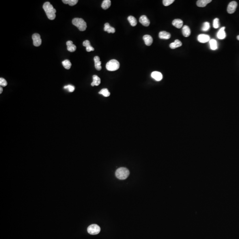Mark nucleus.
Returning <instances> with one entry per match:
<instances>
[{
	"instance_id": "obj_1",
	"label": "nucleus",
	"mask_w": 239,
	"mask_h": 239,
	"mask_svg": "<svg viewBox=\"0 0 239 239\" xmlns=\"http://www.w3.org/2000/svg\"><path fill=\"white\" fill-rule=\"evenodd\" d=\"M43 8L49 19L53 20L55 19L56 17L55 13L56 12V11L49 2H46L44 3Z\"/></svg>"
},
{
	"instance_id": "obj_2",
	"label": "nucleus",
	"mask_w": 239,
	"mask_h": 239,
	"mask_svg": "<svg viewBox=\"0 0 239 239\" xmlns=\"http://www.w3.org/2000/svg\"><path fill=\"white\" fill-rule=\"evenodd\" d=\"M129 174V170L125 167L119 168L115 172L116 176L120 180L125 179L128 177Z\"/></svg>"
},
{
	"instance_id": "obj_3",
	"label": "nucleus",
	"mask_w": 239,
	"mask_h": 239,
	"mask_svg": "<svg viewBox=\"0 0 239 239\" xmlns=\"http://www.w3.org/2000/svg\"><path fill=\"white\" fill-rule=\"evenodd\" d=\"M72 24L80 31H84L87 28L86 22L82 18H75L72 20Z\"/></svg>"
},
{
	"instance_id": "obj_4",
	"label": "nucleus",
	"mask_w": 239,
	"mask_h": 239,
	"mask_svg": "<svg viewBox=\"0 0 239 239\" xmlns=\"http://www.w3.org/2000/svg\"><path fill=\"white\" fill-rule=\"evenodd\" d=\"M106 68L109 71H116L120 68V64L119 62L116 60H111L107 63Z\"/></svg>"
},
{
	"instance_id": "obj_5",
	"label": "nucleus",
	"mask_w": 239,
	"mask_h": 239,
	"mask_svg": "<svg viewBox=\"0 0 239 239\" xmlns=\"http://www.w3.org/2000/svg\"><path fill=\"white\" fill-rule=\"evenodd\" d=\"M100 227L96 224L90 225L87 228L88 232L91 235H97L100 232Z\"/></svg>"
},
{
	"instance_id": "obj_6",
	"label": "nucleus",
	"mask_w": 239,
	"mask_h": 239,
	"mask_svg": "<svg viewBox=\"0 0 239 239\" xmlns=\"http://www.w3.org/2000/svg\"><path fill=\"white\" fill-rule=\"evenodd\" d=\"M33 45L36 47H39L42 43V40L40 35L38 33L34 34L32 36Z\"/></svg>"
},
{
	"instance_id": "obj_7",
	"label": "nucleus",
	"mask_w": 239,
	"mask_h": 239,
	"mask_svg": "<svg viewBox=\"0 0 239 239\" xmlns=\"http://www.w3.org/2000/svg\"><path fill=\"white\" fill-rule=\"evenodd\" d=\"M237 7V3L235 1H232L228 4L227 7V12L230 14H232L235 13L236 8Z\"/></svg>"
},
{
	"instance_id": "obj_8",
	"label": "nucleus",
	"mask_w": 239,
	"mask_h": 239,
	"mask_svg": "<svg viewBox=\"0 0 239 239\" xmlns=\"http://www.w3.org/2000/svg\"><path fill=\"white\" fill-rule=\"evenodd\" d=\"M198 40L200 43H206L209 41L210 37H209V36L207 35L200 34L198 36Z\"/></svg>"
},
{
	"instance_id": "obj_9",
	"label": "nucleus",
	"mask_w": 239,
	"mask_h": 239,
	"mask_svg": "<svg viewBox=\"0 0 239 239\" xmlns=\"http://www.w3.org/2000/svg\"><path fill=\"white\" fill-rule=\"evenodd\" d=\"M139 21L145 27H148L150 25L149 20L145 15H143L140 17Z\"/></svg>"
},
{
	"instance_id": "obj_10",
	"label": "nucleus",
	"mask_w": 239,
	"mask_h": 239,
	"mask_svg": "<svg viewBox=\"0 0 239 239\" xmlns=\"http://www.w3.org/2000/svg\"><path fill=\"white\" fill-rule=\"evenodd\" d=\"M151 76L153 79L157 81H160L163 79V75L160 72L158 71H154L151 74Z\"/></svg>"
},
{
	"instance_id": "obj_11",
	"label": "nucleus",
	"mask_w": 239,
	"mask_h": 239,
	"mask_svg": "<svg viewBox=\"0 0 239 239\" xmlns=\"http://www.w3.org/2000/svg\"><path fill=\"white\" fill-rule=\"evenodd\" d=\"M143 40L147 46H151L153 43V39L152 37L149 35H144L143 36Z\"/></svg>"
},
{
	"instance_id": "obj_12",
	"label": "nucleus",
	"mask_w": 239,
	"mask_h": 239,
	"mask_svg": "<svg viewBox=\"0 0 239 239\" xmlns=\"http://www.w3.org/2000/svg\"><path fill=\"white\" fill-rule=\"evenodd\" d=\"M66 45H67V49L69 51H70L71 52H74L76 50V46L73 44V43L72 41L69 40L68 41L66 42Z\"/></svg>"
},
{
	"instance_id": "obj_13",
	"label": "nucleus",
	"mask_w": 239,
	"mask_h": 239,
	"mask_svg": "<svg viewBox=\"0 0 239 239\" xmlns=\"http://www.w3.org/2000/svg\"><path fill=\"white\" fill-rule=\"evenodd\" d=\"M159 36L160 39L168 40L170 38L171 35L170 33L166 31H161L159 33Z\"/></svg>"
},
{
	"instance_id": "obj_14",
	"label": "nucleus",
	"mask_w": 239,
	"mask_h": 239,
	"mask_svg": "<svg viewBox=\"0 0 239 239\" xmlns=\"http://www.w3.org/2000/svg\"><path fill=\"white\" fill-rule=\"evenodd\" d=\"M94 62H95V67L96 70L97 71H100L101 69V62L100 60L99 57L96 56L94 57Z\"/></svg>"
},
{
	"instance_id": "obj_15",
	"label": "nucleus",
	"mask_w": 239,
	"mask_h": 239,
	"mask_svg": "<svg viewBox=\"0 0 239 239\" xmlns=\"http://www.w3.org/2000/svg\"><path fill=\"white\" fill-rule=\"evenodd\" d=\"M211 2V0H199L197 2V5L198 7H206L207 4L210 3Z\"/></svg>"
},
{
	"instance_id": "obj_16",
	"label": "nucleus",
	"mask_w": 239,
	"mask_h": 239,
	"mask_svg": "<svg viewBox=\"0 0 239 239\" xmlns=\"http://www.w3.org/2000/svg\"><path fill=\"white\" fill-rule=\"evenodd\" d=\"M225 27H222L220 29V30L219 31L217 34V37L218 39H220V40H223L226 37V35L225 31Z\"/></svg>"
},
{
	"instance_id": "obj_17",
	"label": "nucleus",
	"mask_w": 239,
	"mask_h": 239,
	"mask_svg": "<svg viewBox=\"0 0 239 239\" xmlns=\"http://www.w3.org/2000/svg\"><path fill=\"white\" fill-rule=\"evenodd\" d=\"M182 32L183 36L186 37H187L190 36L191 34V29L188 26L185 25L183 27L182 29Z\"/></svg>"
},
{
	"instance_id": "obj_18",
	"label": "nucleus",
	"mask_w": 239,
	"mask_h": 239,
	"mask_svg": "<svg viewBox=\"0 0 239 239\" xmlns=\"http://www.w3.org/2000/svg\"><path fill=\"white\" fill-rule=\"evenodd\" d=\"M83 45L86 47V50L87 52H90L94 51V48H93L91 45L90 43L89 40H85L83 42Z\"/></svg>"
},
{
	"instance_id": "obj_19",
	"label": "nucleus",
	"mask_w": 239,
	"mask_h": 239,
	"mask_svg": "<svg viewBox=\"0 0 239 239\" xmlns=\"http://www.w3.org/2000/svg\"><path fill=\"white\" fill-rule=\"evenodd\" d=\"M183 21L180 19H175L172 22L173 26L178 28H181L183 26Z\"/></svg>"
},
{
	"instance_id": "obj_20",
	"label": "nucleus",
	"mask_w": 239,
	"mask_h": 239,
	"mask_svg": "<svg viewBox=\"0 0 239 239\" xmlns=\"http://www.w3.org/2000/svg\"><path fill=\"white\" fill-rule=\"evenodd\" d=\"M182 45V43L181 42L180 40H176L174 41V43H172L170 44V48L173 49H175L176 48H178V47H181Z\"/></svg>"
},
{
	"instance_id": "obj_21",
	"label": "nucleus",
	"mask_w": 239,
	"mask_h": 239,
	"mask_svg": "<svg viewBox=\"0 0 239 239\" xmlns=\"http://www.w3.org/2000/svg\"><path fill=\"white\" fill-rule=\"evenodd\" d=\"M104 31L105 32H108V33H114L115 32V29L114 28L110 26L109 24L108 23L105 24L104 27Z\"/></svg>"
},
{
	"instance_id": "obj_22",
	"label": "nucleus",
	"mask_w": 239,
	"mask_h": 239,
	"mask_svg": "<svg viewBox=\"0 0 239 239\" xmlns=\"http://www.w3.org/2000/svg\"><path fill=\"white\" fill-rule=\"evenodd\" d=\"M93 82H92L91 86H98L101 83V79L99 77L96 75H94L93 76Z\"/></svg>"
},
{
	"instance_id": "obj_23",
	"label": "nucleus",
	"mask_w": 239,
	"mask_h": 239,
	"mask_svg": "<svg viewBox=\"0 0 239 239\" xmlns=\"http://www.w3.org/2000/svg\"><path fill=\"white\" fill-rule=\"evenodd\" d=\"M128 20L132 26H135L136 25H137V22L136 19L133 16H129L128 17Z\"/></svg>"
},
{
	"instance_id": "obj_24",
	"label": "nucleus",
	"mask_w": 239,
	"mask_h": 239,
	"mask_svg": "<svg viewBox=\"0 0 239 239\" xmlns=\"http://www.w3.org/2000/svg\"><path fill=\"white\" fill-rule=\"evenodd\" d=\"M111 3L110 0H104L101 4V7L104 9H107L110 6Z\"/></svg>"
},
{
	"instance_id": "obj_25",
	"label": "nucleus",
	"mask_w": 239,
	"mask_h": 239,
	"mask_svg": "<svg viewBox=\"0 0 239 239\" xmlns=\"http://www.w3.org/2000/svg\"><path fill=\"white\" fill-rule=\"evenodd\" d=\"M209 44H210V48L212 50H215L217 49V42L216 41V40H215L214 39H212L209 41Z\"/></svg>"
},
{
	"instance_id": "obj_26",
	"label": "nucleus",
	"mask_w": 239,
	"mask_h": 239,
	"mask_svg": "<svg viewBox=\"0 0 239 239\" xmlns=\"http://www.w3.org/2000/svg\"><path fill=\"white\" fill-rule=\"evenodd\" d=\"M62 64L64 67L67 70L70 69L71 66V64L69 60H64L62 62Z\"/></svg>"
},
{
	"instance_id": "obj_27",
	"label": "nucleus",
	"mask_w": 239,
	"mask_h": 239,
	"mask_svg": "<svg viewBox=\"0 0 239 239\" xmlns=\"http://www.w3.org/2000/svg\"><path fill=\"white\" fill-rule=\"evenodd\" d=\"M62 2L65 4H69L70 6H74L77 3V0H62Z\"/></svg>"
},
{
	"instance_id": "obj_28",
	"label": "nucleus",
	"mask_w": 239,
	"mask_h": 239,
	"mask_svg": "<svg viewBox=\"0 0 239 239\" xmlns=\"http://www.w3.org/2000/svg\"><path fill=\"white\" fill-rule=\"evenodd\" d=\"M99 94H102L104 96V97H108L110 96V93L109 91L107 89L104 88L103 89L101 90V91L99 92Z\"/></svg>"
},
{
	"instance_id": "obj_29",
	"label": "nucleus",
	"mask_w": 239,
	"mask_h": 239,
	"mask_svg": "<svg viewBox=\"0 0 239 239\" xmlns=\"http://www.w3.org/2000/svg\"><path fill=\"white\" fill-rule=\"evenodd\" d=\"M210 28V24L209 22H204L203 24V26L202 27V30L204 31H207Z\"/></svg>"
},
{
	"instance_id": "obj_30",
	"label": "nucleus",
	"mask_w": 239,
	"mask_h": 239,
	"mask_svg": "<svg viewBox=\"0 0 239 239\" xmlns=\"http://www.w3.org/2000/svg\"><path fill=\"white\" fill-rule=\"evenodd\" d=\"M64 88L70 92H73L75 90V87L71 85H68L67 86H65Z\"/></svg>"
},
{
	"instance_id": "obj_31",
	"label": "nucleus",
	"mask_w": 239,
	"mask_h": 239,
	"mask_svg": "<svg viewBox=\"0 0 239 239\" xmlns=\"http://www.w3.org/2000/svg\"><path fill=\"white\" fill-rule=\"evenodd\" d=\"M174 2V0H163V4L165 6H170Z\"/></svg>"
},
{
	"instance_id": "obj_32",
	"label": "nucleus",
	"mask_w": 239,
	"mask_h": 239,
	"mask_svg": "<svg viewBox=\"0 0 239 239\" xmlns=\"http://www.w3.org/2000/svg\"><path fill=\"white\" fill-rule=\"evenodd\" d=\"M219 19L218 18H216L214 19L213 23V28H219Z\"/></svg>"
},
{
	"instance_id": "obj_33",
	"label": "nucleus",
	"mask_w": 239,
	"mask_h": 239,
	"mask_svg": "<svg viewBox=\"0 0 239 239\" xmlns=\"http://www.w3.org/2000/svg\"><path fill=\"white\" fill-rule=\"evenodd\" d=\"M0 85L1 86L5 87L7 85V82L4 78L1 77L0 78Z\"/></svg>"
},
{
	"instance_id": "obj_34",
	"label": "nucleus",
	"mask_w": 239,
	"mask_h": 239,
	"mask_svg": "<svg viewBox=\"0 0 239 239\" xmlns=\"http://www.w3.org/2000/svg\"><path fill=\"white\" fill-rule=\"evenodd\" d=\"M3 92V89L2 88V87H0V94H1Z\"/></svg>"
},
{
	"instance_id": "obj_35",
	"label": "nucleus",
	"mask_w": 239,
	"mask_h": 239,
	"mask_svg": "<svg viewBox=\"0 0 239 239\" xmlns=\"http://www.w3.org/2000/svg\"><path fill=\"white\" fill-rule=\"evenodd\" d=\"M237 39L238 40H239V36H237Z\"/></svg>"
}]
</instances>
